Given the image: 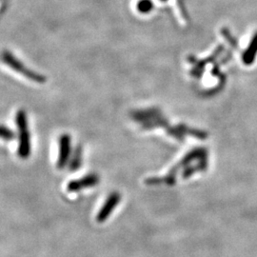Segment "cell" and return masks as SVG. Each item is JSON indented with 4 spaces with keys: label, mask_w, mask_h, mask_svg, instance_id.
<instances>
[{
    "label": "cell",
    "mask_w": 257,
    "mask_h": 257,
    "mask_svg": "<svg viewBox=\"0 0 257 257\" xmlns=\"http://www.w3.org/2000/svg\"><path fill=\"white\" fill-rule=\"evenodd\" d=\"M235 52L243 67L250 68L257 63V29L249 31L237 41Z\"/></svg>",
    "instance_id": "obj_1"
},
{
    "label": "cell",
    "mask_w": 257,
    "mask_h": 257,
    "mask_svg": "<svg viewBox=\"0 0 257 257\" xmlns=\"http://www.w3.org/2000/svg\"><path fill=\"white\" fill-rule=\"evenodd\" d=\"M58 144H59V153H58V158H57V169L63 170L69 165L70 158L73 154L71 136L68 134H63L62 136H60Z\"/></svg>",
    "instance_id": "obj_2"
},
{
    "label": "cell",
    "mask_w": 257,
    "mask_h": 257,
    "mask_svg": "<svg viewBox=\"0 0 257 257\" xmlns=\"http://www.w3.org/2000/svg\"><path fill=\"white\" fill-rule=\"evenodd\" d=\"M4 60L7 64L11 66L15 71L19 72V74H24L29 79L35 81V82L43 83L45 82V77L37 74L35 72H32L30 70H28L27 68L23 64H21L18 59H15L12 55H10V53H6L4 55Z\"/></svg>",
    "instance_id": "obj_3"
},
{
    "label": "cell",
    "mask_w": 257,
    "mask_h": 257,
    "mask_svg": "<svg viewBox=\"0 0 257 257\" xmlns=\"http://www.w3.org/2000/svg\"><path fill=\"white\" fill-rule=\"evenodd\" d=\"M99 177L96 174H89L79 179H74L67 185V191L69 193H77L83 189L92 188L99 183Z\"/></svg>",
    "instance_id": "obj_4"
},
{
    "label": "cell",
    "mask_w": 257,
    "mask_h": 257,
    "mask_svg": "<svg viewBox=\"0 0 257 257\" xmlns=\"http://www.w3.org/2000/svg\"><path fill=\"white\" fill-rule=\"evenodd\" d=\"M121 200V195L117 192H112L110 195L107 197L106 201L103 204L100 211H98L96 215V221L98 223H104L110 217L112 211L117 207Z\"/></svg>",
    "instance_id": "obj_5"
},
{
    "label": "cell",
    "mask_w": 257,
    "mask_h": 257,
    "mask_svg": "<svg viewBox=\"0 0 257 257\" xmlns=\"http://www.w3.org/2000/svg\"><path fill=\"white\" fill-rule=\"evenodd\" d=\"M206 156H207V153L202 148L193 149L191 152H189L186 156H184L183 158L180 160V162L177 165L174 166L169 173L172 174V175H176L177 173L179 172V170L185 169L186 167L190 166V164L194 160L202 159V158L206 157Z\"/></svg>",
    "instance_id": "obj_6"
},
{
    "label": "cell",
    "mask_w": 257,
    "mask_h": 257,
    "mask_svg": "<svg viewBox=\"0 0 257 257\" xmlns=\"http://www.w3.org/2000/svg\"><path fill=\"white\" fill-rule=\"evenodd\" d=\"M31 135L29 130L19 131V148L18 155L20 158L26 159L31 155Z\"/></svg>",
    "instance_id": "obj_7"
},
{
    "label": "cell",
    "mask_w": 257,
    "mask_h": 257,
    "mask_svg": "<svg viewBox=\"0 0 257 257\" xmlns=\"http://www.w3.org/2000/svg\"><path fill=\"white\" fill-rule=\"evenodd\" d=\"M161 110L157 108H150L146 110H138L132 111V118L140 124H143L150 120L155 119L158 116H161Z\"/></svg>",
    "instance_id": "obj_8"
},
{
    "label": "cell",
    "mask_w": 257,
    "mask_h": 257,
    "mask_svg": "<svg viewBox=\"0 0 257 257\" xmlns=\"http://www.w3.org/2000/svg\"><path fill=\"white\" fill-rule=\"evenodd\" d=\"M81 164H82V147L80 145H77L73 151L68 169L71 172H75L80 168Z\"/></svg>",
    "instance_id": "obj_9"
},
{
    "label": "cell",
    "mask_w": 257,
    "mask_h": 257,
    "mask_svg": "<svg viewBox=\"0 0 257 257\" xmlns=\"http://www.w3.org/2000/svg\"><path fill=\"white\" fill-rule=\"evenodd\" d=\"M170 125L169 120L165 118L163 115L158 116L155 119L150 120L143 124H141V130L143 131H151L153 128H166Z\"/></svg>",
    "instance_id": "obj_10"
},
{
    "label": "cell",
    "mask_w": 257,
    "mask_h": 257,
    "mask_svg": "<svg viewBox=\"0 0 257 257\" xmlns=\"http://www.w3.org/2000/svg\"><path fill=\"white\" fill-rule=\"evenodd\" d=\"M16 124L19 131L28 130L27 113L24 110H19L16 115Z\"/></svg>",
    "instance_id": "obj_11"
},
{
    "label": "cell",
    "mask_w": 257,
    "mask_h": 257,
    "mask_svg": "<svg viewBox=\"0 0 257 257\" xmlns=\"http://www.w3.org/2000/svg\"><path fill=\"white\" fill-rule=\"evenodd\" d=\"M166 133L171 136L172 138H175L176 140L180 141V142H183L185 140V136L183 134L178 130V128L176 126H171L169 125L167 128H165Z\"/></svg>",
    "instance_id": "obj_12"
},
{
    "label": "cell",
    "mask_w": 257,
    "mask_h": 257,
    "mask_svg": "<svg viewBox=\"0 0 257 257\" xmlns=\"http://www.w3.org/2000/svg\"><path fill=\"white\" fill-rule=\"evenodd\" d=\"M1 138L3 140L12 141L16 138V135L11 128H7L6 126L2 125V127H1Z\"/></svg>",
    "instance_id": "obj_13"
},
{
    "label": "cell",
    "mask_w": 257,
    "mask_h": 257,
    "mask_svg": "<svg viewBox=\"0 0 257 257\" xmlns=\"http://www.w3.org/2000/svg\"><path fill=\"white\" fill-rule=\"evenodd\" d=\"M145 183L149 186H156V185H160V184H164V177H149L145 180Z\"/></svg>",
    "instance_id": "obj_14"
},
{
    "label": "cell",
    "mask_w": 257,
    "mask_h": 257,
    "mask_svg": "<svg viewBox=\"0 0 257 257\" xmlns=\"http://www.w3.org/2000/svg\"><path fill=\"white\" fill-rule=\"evenodd\" d=\"M138 8L143 13H148L150 10L152 9V3L149 0H143L139 3Z\"/></svg>",
    "instance_id": "obj_15"
},
{
    "label": "cell",
    "mask_w": 257,
    "mask_h": 257,
    "mask_svg": "<svg viewBox=\"0 0 257 257\" xmlns=\"http://www.w3.org/2000/svg\"><path fill=\"white\" fill-rule=\"evenodd\" d=\"M176 182V175H172V174H168V175L164 176V184L168 185V186H174Z\"/></svg>",
    "instance_id": "obj_16"
}]
</instances>
